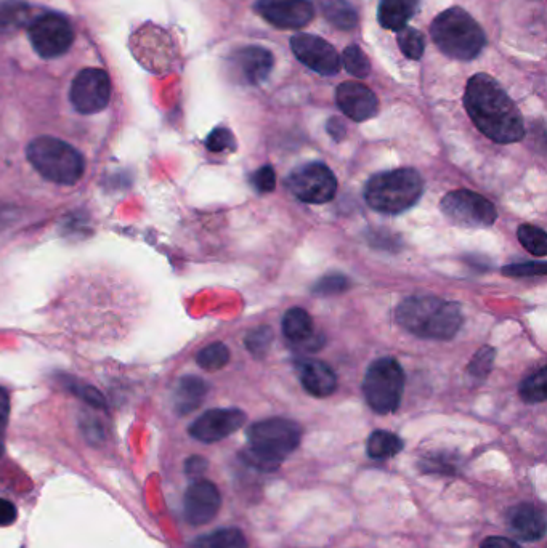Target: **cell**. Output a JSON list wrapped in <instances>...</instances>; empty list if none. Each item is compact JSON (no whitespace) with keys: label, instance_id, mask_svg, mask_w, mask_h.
<instances>
[{"label":"cell","instance_id":"2","mask_svg":"<svg viewBox=\"0 0 547 548\" xmlns=\"http://www.w3.org/2000/svg\"><path fill=\"white\" fill-rule=\"evenodd\" d=\"M397 323L419 339L450 340L462 326L458 303L432 295H413L397 308Z\"/></svg>","mask_w":547,"mask_h":548},{"label":"cell","instance_id":"18","mask_svg":"<svg viewBox=\"0 0 547 548\" xmlns=\"http://www.w3.org/2000/svg\"><path fill=\"white\" fill-rule=\"evenodd\" d=\"M506 524L515 537L525 542L541 540L546 534V516L543 510L533 504H519L506 515Z\"/></svg>","mask_w":547,"mask_h":548},{"label":"cell","instance_id":"16","mask_svg":"<svg viewBox=\"0 0 547 548\" xmlns=\"http://www.w3.org/2000/svg\"><path fill=\"white\" fill-rule=\"evenodd\" d=\"M230 65L244 84L259 85L272 74L275 57L265 47L246 45L231 55Z\"/></svg>","mask_w":547,"mask_h":548},{"label":"cell","instance_id":"14","mask_svg":"<svg viewBox=\"0 0 547 548\" xmlns=\"http://www.w3.org/2000/svg\"><path fill=\"white\" fill-rule=\"evenodd\" d=\"M222 496L217 486L209 480L191 483L183 496V516L191 526H204L219 515Z\"/></svg>","mask_w":547,"mask_h":548},{"label":"cell","instance_id":"37","mask_svg":"<svg viewBox=\"0 0 547 548\" xmlns=\"http://www.w3.org/2000/svg\"><path fill=\"white\" fill-rule=\"evenodd\" d=\"M252 186L259 193H272L276 188V175L272 166L260 167L251 178Z\"/></svg>","mask_w":547,"mask_h":548},{"label":"cell","instance_id":"39","mask_svg":"<svg viewBox=\"0 0 547 548\" xmlns=\"http://www.w3.org/2000/svg\"><path fill=\"white\" fill-rule=\"evenodd\" d=\"M10 416V396L9 391L0 387V456L4 452V432L9 422Z\"/></svg>","mask_w":547,"mask_h":548},{"label":"cell","instance_id":"20","mask_svg":"<svg viewBox=\"0 0 547 548\" xmlns=\"http://www.w3.org/2000/svg\"><path fill=\"white\" fill-rule=\"evenodd\" d=\"M283 334L291 343L308 350H318L315 334H313V319L302 308H291L283 318Z\"/></svg>","mask_w":547,"mask_h":548},{"label":"cell","instance_id":"31","mask_svg":"<svg viewBox=\"0 0 547 548\" xmlns=\"http://www.w3.org/2000/svg\"><path fill=\"white\" fill-rule=\"evenodd\" d=\"M28 9L18 2H0V31L18 28L25 21Z\"/></svg>","mask_w":547,"mask_h":548},{"label":"cell","instance_id":"25","mask_svg":"<svg viewBox=\"0 0 547 548\" xmlns=\"http://www.w3.org/2000/svg\"><path fill=\"white\" fill-rule=\"evenodd\" d=\"M193 548H248V540L240 529H217L199 537Z\"/></svg>","mask_w":547,"mask_h":548},{"label":"cell","instance_id":"43","mask_svg":"<svg viewBox=\"0 0 547 548\" xmlns=\"http://www.w3.org/2000/svg\"><path fill=\"white\" fill-rule=\"evenodd\" d=\"M345 132H347V129H345V124L341 121V119H339V117L329 119L328 133L334 138V140H336V142H341L342 138H345Z\"/></svg>","mask_w":547,"mask_h":548},{"label":"cell","instance_id":"40","mask_svg":"<svg viewBox=\"0 0 547 548\" xmlns=\"http://www.w3.org/2000/svg\"><path fill=\"white\" fill-rule=\"evenodd\" d=\"M17 507L7 499H0V526H10L17 521Z\"/></svg>","mask_w":547,"mask_h":548},{"label":"cell","instance_id":"8","mask_svg":"<svg viewBox=\"0 0 547 548\" xmlns=\"http://www.w3.org/2000/svg\"><path fill=\"white\" fill-rule=\"evenodd\" d=\"M440 207L448 220L464 228H488L498 218L495 206L487 198L469 190L451 191Z\"/></svg>","mask_w":547,"mask_h":548},{"label":"cell","instance_id":"17","mask_svg":"<svg viewBox=\"0 0 547 548\" xmlns=\"http://www.w3.org/2000/svg\"><path fill=\"white\" fill-rule=\"evenodd\" d=\"M336 101L342 113L355 122L373 119L379 111V101L373 90L360 82L349 81L339 85Z\"/></svg>","mask_w":547,"mask_h":548},{"label":"cell","instance_id":"42","mask_svg":"<svg viewBox=\"0 0 547 548\" xmlns=\"http://www.w3.org/2000/svg\"><path fill=\"white\" fill-rule=\"evenodd\" d=\"M185 470H187V475L201 476L207 470V460L199 456L190 457L185 465Z\"/></svg>","mask_w":547,"mask_h":548},{"label":"cell","instance_id":"21","mask_svg":"<svg viewBox=\"0 0 547 548\" xmlns=\"http://www.w3.org/2000/svg\"><path fill=\"white\" fill-rule=\"evenodd\" d=\"M421 0H381L377 10L379 25L389 31H400L406 28L411 18L416 15Z\"/></svg>","mask_w":547,"mask_h":548},{"label":"cell","instance_id":"23","mask_svg":"<svg viewBox=\"0 0 547 548\" xmlns=\"http://www.w3.org/2000/svg\"><path fill=\"white\" fill-rule=\"evenodd\" d=\"M323 17L342 31H352L358 23L357 10L349 0H318Z\"/></svg>","mask_w":547,"mask_h":548},{"label":"cell","instance_id":"9","mask_svg":"<svg viewBox=\"0 0 547 548\" xmlns=\"http://www.w3.org/2000/svg\"><path fill=\"white\" fill-rule=\"evenodd\" d=\"M288 188L299 201L307 204H326L337 193L333 170L321 162H310L297 167L288 178Z\"/></svg>","mask_w":547,"mask_h":548},{"label":"cell","instance_id":"4","mask_svg":"<svg viewBox=\"0 0 547 548\" xmlns=\"http://www.w3.org/2000/svg\"><path fill=\"white\" fill-rule=\"evenodd\" d=\"M430 36L440 52L459 61L474 60L487 45L479 23L461 7L440 13L430 25Z\"/></svg>","mask_w":547,"mask_h":548},{"label":"cell","instance_id":"36","mask_svg":"<svg viewBox=\"0 0 547 548\" xmlns=\"http://www.w3.org/2000/svg\"><path fill=\"white\" fill-rule=\"evenodd\" d=\"M207 150L212 153H222V151L233 150L235 148V137L230 130L225 127L212 130L206 140Z\"/></svg>","mask_w":547,"mask_h":548},{"label":"cell","instance_id":"12","mask_svg":"<svg viewBox=\"0 0 547 548\" xmlns=\"http://www.w3.org/2000/svg\"><path fill=\"white\" fill-rule=\"evenodd\" d=\"M291 49L300 63L321 76H336L341 71V57L333 45L312 34L291 37Z\"/></svg>","mask_w":547,"mask_h":548},{"label":"cell","instance_id":"32","mask_svg":"<svg viewBox=\"0 0 547 548\" xmlns=\"http://www.w3.org/2000/svg\"><path fill=\"white\" fill-rule=\"evenodd\" d=\"M347 289H350V281L344 274H326L313 286V294L318 297H334Z\"/></svg>","mask_w":547,"mask_h":548},{"label":"cell","instance_id":"6","mask_svg":"<svg viewBox=\"0 0 547 548\" xmlns=\"http://www.w3.org/2000/svg\"><path fill=\"white\" fill-rule=\"evenodd\" d=\"M26 156L45 180L57 185H74L86 170L84 156L60 138H34L28 145Z\"/></svg>","mask_w":547,"mask_h":548},{"label":"cell","instance_id":"38","mask_svg":"<svg viewBox=\"0 0 547 548\" xmlns=\"http://www.w3.org/2000/svg\"><path fill=\"white\" fill-rule=\"evenodd\" d=\"M69 390L74 391L77 396H81L84 401L92 404V406H105V399H103V396L100 395L95 388L87 387V385H81V383L74 382L69 385Z\"/></svg>","mask_w":547,"mask_h":548},{"label":"cell","instance_id":"15","mask_svg":"<svg viewBox=\"0 0 547 548\" xmlns=\"http://www.w3.org/2000/svg\"><path fill=\"white\" fill-rule=\"evenodd\" d=\"M246 422L240 409H211L191 424L190 435L201 443H217L238 432Z\"/></svg>","mask_w":547,"mask_h":548},{"label":"cell","instance_id":"27","mask_svg":"<svg viewBox=\"0 0 547 548\" xmlns=\"http://www.w3.org/2000/svg\"><path fill=\"white\" fill-rule=\"evenodd\" d=\"M546 369L541 367L535 374L520 383V398L528 404H539L546 401Z\"/></svg>","mask_w":547,"mask_h":548},{"label":"cell","instance_id":"22","mask_svg":"<svg viewBox=\"0 0 547 548\" xmlns=\"http://www.w3.org/2000/svg\"><path fill=\"white\" fill-rule=\"evenodd\" d=\"M207 391L209 385L206 380L193 375L182 377L174 391L175 411L179 412L180 416H187L190 412L196 411L203 404Z\"/></svg>","mask_w":547,"mask_h":548},{"label":"cell","instance_id":"29","mask_svg":"<svg viewBox=\"0 0 547 548\" xmlns=\"http://www.w3.org/2000/svg\"><path fill=\"white\" fill-rule=\"evenodd\" d=\"M520 244L536 257H544L547 254V236L546 231L538 226L522 225L517 231Z\"/></svg>","mask_w":547,"mask_h":548},{"label":"cell","instance_id":"10","mask_svg":"<svg viewBox=\"0 0 547 548\" xmlns=\"http://www.w3.org/2000/svg\"><path fill=\"white\" fill-rule=\"evenodd\" d=\"M28 36L37 55L45 60L65 55L76 39L71 23L57 13H47L34 20L29 26Z\"/></svg>","mask_w":547,"mask_h":548},{"label":"cell","instance_id":"5","mask_svg":"<svg viewBox=\"0 0 547 548\" xmlns=\"http://www.w3.org/2000/svg\"><path fill=\"white\" fill-rule=\"evenodd\" d=\"M424 193V180L416 169H397L369 178L365 199L381 214H402L418 204Z\"/></svg>","mask_w":547,"mask_h":548},{"label":"cell","instance_id":"19","mask_svg":"<svg viewBox=\"0 0 547 548\" xmlns=\"http://www.w3.org/2000/svg\"><path fill=\"white\" fill-rule=\"evenodd\" d=\"M300 383L305 390L317 398L333 395L337 388V377L333 369L318 359H299L296 363Z\"/></svg>","mask_w":547,"mask_h":548},{"label":"cell","instance_id":"3","mask_svg":"<svg viewBox=\"0 0 547 548\" xmlns=\"http://www.w3.org/2000/svg\"><path fill=\"white\" fill-rule=\"evenodd\" d=\"M248 449L244 459L252 467L272 472L283 464V460L299 448L302 428L294 420H260L248 428Z\"/></svg>","mask_w":547,"mask_h":548},{"label":"cell","instance_id":"30","mask_svg":"<svg viewBox=\"0 0 547 548\" xmlns=\"http://www.w3.org/2000/svg\"><path fill=\"white\" fill-rule=\"evenodd\" d=\"M341 63L347 69V73L360 79H365L371 73V63L358 45H349L344 50Z\"/></svg>","mask_w":547,"mask_h":548},{"label":"cell","instance_id":"24","mask_svg":"<svg viewBox=\"0 0 547 548\" xmlns=\"http://www.w3.org/2000/svg\"><path fill=\"white\" fill-rule=\"evenodd\" d=\"M402 451V438L387 430H376L371 433L366 443V452L371 459H389Z\"/></svg>","mask_w":547,"mask_h":548},{"label":"cell","instance_id":"28","mask_svg":"<svg viewBox=\"0 0 547 548\" xmlns=\"http://www.w3.org/2000/svg\"><path fill=\"white\" fill-rule=\"evenodd\" d=\"M398 47L403 55L410 60H421L426 50V39L419 33L418 29L406 28L400 29L397 34Z\"/></svg>","mask_w":547,"mask_h":548},{"label":"cell","instance_id":"13","mask_svg":"<svg viewBox=\"0 0 547 548\" xmlns=\"http://www.w3.org/2000/svg\"><path fill=\"white\" fill-rule=\"evenodd\" d=\"M254 10L280 29L304 28L315 18V5L310 0H257Z\"/></svg>","mask_w":547,"mask_h":548},{"label":"cell","instance_id":"34","mask_svg":"<svg viewBox=\"0 0 547 548\" xmlns=\"http://www.w3.org/2000/svg\"><path fill=\"white\" fill-rule=\"evenodd\" d=\"M496 351L495 348L483 347L477 351V355L472 358L471 364H469V372L475 379H485L493 369V363H495Z\"/></svg>","mask_w":547,"mask_h":548},{"label":"cell","instance_id":"11","mask_svg":"<svg viewBox=\"0 0 547 548\" xmlns=\"http://www.w3.org/2000/svg\"><path fill=\"white\" fill-rule=\"evenodd\" d=\"M69 100L73 103L74 109L81 114H97L111 100V79L106 71L100 68L82 69L74 77Z\"/></svg>","mask_w":547,"mask_h":548},{"label":"cell","instance_id":"33","mask_svg":"<svg viewBox=\"0 0 547 548\" xmlns=\"http://www.w3.org/2000/svg\"><path fill=\"white\" fill-rule=\"evenodd\" d=\"M273 342V331L268 326H260L246 335V347L251 351L252 356L264 358L268 348Z\"/></svg>","mask_w":547,"mask_h":548},{"label":"cell","instance_id":"7","mask_svg":"<svg viewBox=\"0 0 547 548\" xmlns=\"http://www.w3.org/2000/svg\"><path fill=\"white\" fill-rule=\"evenodd\" d=\"M405 372L397 359L381 358L366 371L363 393L366 403L376 414H392L402 403Z\"/></svg>","mask_w":547,"mask_h":548},{"label":"cell","instance_id":"41","mask_svg":"<svg viewBox=\"0 0 547 548\" xmlns=\"http://www.w3.org/2000/svg\"><path fill=\"white\" fill-rule=\"evenodd\" d=\"M480 548H522L515 540L507 537L490 536L483 540Z\"/></svg>","mask_w":547,"mask_h":548},{"label":"cell","instance_id":"1","mask_svg":"<svg viewBox=\"0 0 547 548\" xmlns=\"http://www.w3.org/2000/svg\"><path fill=\"white\" fill-rule=\"evenodd\" d=\"M464 106L475 127L493 142L509 145L525 137L519 108L501 84L488 74H475L469 79Z\"/></svg>","mask_w":547,"mask_h":548},{"label":"cell","instance_id":"26","mask_svg":"<svg viewBox=\"0 0 547 548\" xmlns=\"http://www.w3.org/2000/svg\"><path fill=\"white\" fill-rule=\"evenodd\" d=\"M230 361V350L223 343H212L209 347L203 348L196 356V363L201 369L207 372L220 371Z\"/></svg>","mask_w":547,"mask_h":548},{"label":"cell","instance_id":"35","mask_svg":"<svg viewBox=\"0 0 547 548\" xmlns=\"http://www.w3.org/2000/svg\"><path fill=\"white\" fill-rule=\"evenodd\" d=\"M547 266L544 262L514 263L503 268L504 276L511 278H531V276H544Z\"/></svg>","mask_w":547,"mask_h":548}]
</instances>
